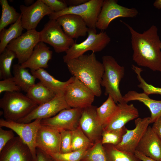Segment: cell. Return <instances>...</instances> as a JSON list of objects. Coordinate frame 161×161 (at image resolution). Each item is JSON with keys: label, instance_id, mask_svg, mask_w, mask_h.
<instances>
[{"label": "cell", "instance_id": "ac0fdd59", "mask_svg": "<svg viewBox=\"0 0 161 161\" xmlns=\"http://www.w3.org/2000/svg\"><path fill=\"white\" fill-rule=\"evenodd\" d=\"M29 147L19 136L15 137L0 152V161H32Z\"/></svg>", "mask_w": 161, "mask_h": 161}, {"label": "cell", "instance_id": "ba28073f", "mask_svg": "<svg viewBox=\"0 0 161 161\" xmlns=\"http://www.w3.org/2000/svg\"><path fill=\"white\" fill-rule=\"evenodd\" d=\"M64 94L65 100L71 108L83 109L89 106L95 96L89 87L74 77L66 86Z\"/></svg>", "mask_w": 161, "mask_h": 161}, {"label": "cell", "instance_id": "cb8c5ba5", "mask_svg": "<svg viewBox=\"0 0 161 161\" xmlns=\"http://www.w3.org/2000/svg\"><path fill=\"white\" fill-rule=\"evenodd\" d=\"M31 73L55 94L64 92L67 85L73 80V76L66 81H61L55 78L44 69L30 70Z\"/></svg>", "mask_w": 161, "mask_h": 161}, {"label": "cell", "instance_id": "7402d4cb", "mask_svg": "<svg viewBox=\"0 0 161 161\" xmlns=\"http://www.w3.org/2000/svg\"><path fill=\"white\" fill-rule=\"evenodd\" d=\"M49 49V47L44 43L39 42L35 47L30 58L21 66L30 69V70L48 68V62L51 59L53 53Z\"/></svg>", "mask_w": 161, "mask_h": 161}, {"label": "cell", "instance_id": "9a60e30c", "mask_svg": "<svg viewBox=\"0 0 161 161\" xmlns=\"http://www.w3.org/2000/svg\"><path fill=\"white\" fill-rule=\"evenodd\" d=\"M97 107L92 105L83 109L79 126L93 144L101 139L103 128L96 114Z\"/></svg>", "mask_w": 161, "mask_h": 161}, {"label": "cell", "instance_id": "277c9868", "mask_svg": "<svg viewBox=\"0 0 161 161\" xmlns=\"http://www.w3.org/2000/svg\"><path fill=\"white\" fill-rule=\"evenodd\" d=\"M104 72L101 86L105 88V95H109L116 103L124 102L120 91L119 84L125 73V68L118 64L112 56L106 55L102 57Z\"/></svg>", "mask_w": 161, "mask_h": 161}, {"label": "cell", "instance_id": "60d3db41", "mask_svg": "<svg viewBox=\"0 0 161 161\" xmlns=\"http://www.w3.org/2000/svg\"><path fill=\"white\" fill-rule=\"evenodd\" d=\"M32 161H54L51 156L40 149L37 148L36 155Z\"/></svg>", "mask_w": 161, "mask_h": 161}, {"label": "cell", "instance_id": "74e56055", "mask_svg": "<svg viewBox=\"0 0 161 161\" xmlns=\"http://www.w3.org/2000/svg\"><path fill=\"white\" fill-rule=\"evenodd\" d=\"M20 88L16 84L13 76L0 81V94L4 92H20Z\"/></svg>", "mask_w": 161, "mask_h": 161}, {"label": "cell", "instance_id": "836d02e7", "mask_svg": "<svg viewBox=\"0 0 161 161\" xmlns=\"http://www.w3.org/2000/svg\"><path fill=\"white\" fill-rule=\"evenodd\" d=\"M127 129L124 126L120 129L111 130H103L101 138L102 144L117 145L121 142Z\"/></svg>", "mask_w": 161, "mask_h": 161}, {"label": "cell", "instance_id": "484cf974", "mask_svg": "<svg viewBox=\"0 0 161 161\" xmlns=\"http://www.w3.org/2000/svg\"><path fill=\"white\" fill-rule=\"evenodd\" d=\"M56 95L40 81L31 87L26 95L28 97L38 105L50 100Z\"/></svg>", "mask_w": 161, "mask_h": 161}, {"label": "cell", "instance_id": "52a82bcc", "mask_svg": "<svg viewBox=\"0 0 161 161\" xmlns=\"http://www.w3.org/2000/svg\"><path fill=\"white\" fill-rule=\"evenodd\" d=\"M103 0H90L76 6H68L61 11L49 15V19L56 20L66 15L74 14L81 17L88 28L96 29V24Z\"/></svg>", "mask_w": 161, "mask_h": 161}, {"label": "cell", "instance_id": "ffe728a7", "mask_svg": "<svg viewBox=\"0 0 161 161\" xmlns=\"http://www.w3.org/2000/svg\"><path fill=\"white\" fill-rule=\"evenodd\" d=\"M117 109L103 130L109 131L119 129L125 126L129 121L139 116L137 109L132 104H128L125 102L117 103Z\"/></svg>", "mask_w": 161, "mask_h": 161}, {"label": "cell", "instance_id": "b9f144b4", "mask_svg": "<svg viewBox=\"0 0 161 161\" xmlns=\"http://www.w3.org/2000/svg\"><path fill=\"white\" fill-rule=\"evenodd\" d=\"M153 123L151 128L161 140V116Z\"/></svg>", "mask_w": 161, "mask_h": 161}, {"label": "cell", "instance_id": "f35d334b", "mask_svg": "<svg viewBox=\"0 0 161 161\" xmlns=\"http://www.w3.org/2000/svg\"><path fill=\"white\" fill-rule=\"evenodd\" d=\"M41 1L49 7L54 13L60 12L68 7L63 0H41Z\"/></svg>", "mask_w": 161, "mask_h": 161}, {"label": "cell", "instance_id": "6da1fadb", "mask_svg": "<svg viewBox=\"0 0 161 161\" xmlns=\"http://www.w3.org/2000/svg\"><path fill=\"white\" fill-rule=\"evenodd\" d=\"M123 23L131 33L133 61L139 66L161 73V41L157 27L152 25L148 30L140 33L128 24L123 22Z\"/></svg>", "mask_w": 161, "mask_h": 161}, {"label": "cell", "instance_id": "f6af8a7d", "mask_svg": "<svg viewBox=\"0 0 161 161\" xmlns=\"http://www.w3.org/2000/svg\"><path fill=\"white\" fill-rule=\"evenodd\" d=\"M154 6L157 9H161V0H156L153 3Z\"/></svg>", "mask_w": 161, "mask_h": 161}, {"label": "cell", "instance_id": "e575fe53", "mask_svg": "<svg viewBox=\"0 0 161 161\" xmlns=\"http://www.w3.org/2000/svg\"><path fill=\"white\" fill-rule=\"evenodd\" d=\"M88 150L82 149L68 153L59 152L49 155L54 161H81Z\"/></svg>", "mask_w": 161, "mask_h": 161}, {"label": "cell", "instance_id": "4dcf8cb0", "mask_svg": "<svg viewBox=\"0 0 161 161\" xmlns=\"http://www.w3.org/2000/svg\"><path fill=\"white\" fill-rule=\"evenodd\" d=\"M15 58V54L7 48L0 54V79H4L13 76L11 72V67L12 62Z\"/></svg>", "mask_w": 161, "mask_h": 161}, {"label": "cell", "instance_id": "7a4b0ae2", "mask_svg": "<svg viewBox=\"0 0 161 161\" xmlns=\"http://www.w3.org/2000/svg\"><path fill=\"white\" fill-rule=\"evenodd\" d=\"M94 52L83 55L66 64L70 73L93 92L95 96L102 94L101 82L104 72L102 63L98 60Z\"/></svg>", "mask_w": 161, "mask_h": 161}, {"label": "cell", "instance_id": "7bdbcfd3", "mask_svg": "<svg viewBox=\"0 0 161 161\" xmlns=\"http://www.w3.org/2000/svg\"><path fill=\"white\" fill-rule=\"evenodd\" d=\"M68 6H76L88 1V0H64Z\"/></svg>", "mask_w": 161, "mask_h": 161}, {"label": "cell", "instance_id": "603a6c76", "mask_svg": "<svg viewBox=\"0 0 161 161\" xmlns=\"http://www.w3.org/2000/svg\"><path fill=\"white\" fill-rule=\"evenodd\" d=\"M124 102L127 103L132 100H137L143 103L150 110L151 115L150 123H154L161 116V100H154L144 92L138 93L135 91H129L123 96Z\"/></svg>", "mask_w": 161, "mask_h": 161}, {"label": "cell", "instance_id": "d4e9b609", "mask_svg": "<svg viewBox=\"0 0 161 161\" xmlns=\"http://www.w3.org/2000/svg\"><path fill=\"white\" fill-rule=\"evenodd\" d=\"M13 68L14 81L21 90L27 93L35 84L36 78L27 68L23 67L18 63L14 64Z\"/></svg>", "mask_w": 161, "mask_h": 161}, {"label": "cell", "instance_id": "3957f363", "mask_svg": "<svg viewBox=\"0 0 161 161\" xmlns=\"http://www.w3.org/2000/svg\"><path fill=\"white\" fill-rule=\"evenodd\" d=\"M38 106L20 92H5L0 100V107L5 119L13 121L25 117Z\"/></svg>", "mask_w": 161, "mask_h": 161}, {"label": "cell", "instance_id": "7c38bea8", "mask_svg": "<svg viewBox=\"0 0 161 161\" xmlns=\"http://www.w3.org/2000/svg\"><path fill=\"white\" fill-rule=\"evenodd\" d=\"M70 108L65 100L64 92L60 93L50 100L38 105L28 115L17 122L28 123L37 119L48 118L55 115L63 109Z\"/></svg>", "mask_w": 161, "mask_h": 161}, {"label": "cell", "instance_id": "ee69618b", "mask_svg": "<svg viewBox=\"0 0 161 161\" xmlns=\"http://www.w3.org/2000/svg\"><path fill=\"white\" fill-rule=\"evenodd\" d=\"M134 154L137 158L141 161H157L144 155L136 150L134 153Z\"/></svg>", "mask_w": 161, "mask_h": 161}, {"label": "cell", "instance_id": "9c48e42d", "mask_svg": "<svg viewBox=\"0 0 161 161\" xmlns=\"http://www.w3.org/2000/svg\"><path fill=\"white\" fill-rule=\"evenodd\" d=\"M41 119H37L28 123H19L0 119V127L10 129L16 133L29 147L33 158L36 155V139L38 131L41 125Z\"/></svg>", "mask_w": 161, "mask_h": 161}, {"label": "cell", "instance_id": "83f0119b", "mask_svg": "<svg viewBox=\"0 0 161 161\" xmlns=\"http://www.w3.org/2000/svg\"><path fill=\"white\" fill-rule=\"evenodd\" d=\"M117 104L109 95L107 100L99 107L96 108L98 120L103 128L107 125L116 112Z\"/></svg>", "mask_w": 161, "mask_h": 161}, {"label": "cell", "instance_id": "8fae6325", "mask_svg": "<svg viewBox=\"0 0 161 161\" xmlns=\"http://www.w3.org/2000/svg\"><path fill=\"white\" fill-rule=\"evenodd\" d=\"M39 42V32L29 30L10 42L6 48L15 54L18 63L21 65L29 59Z\"/></svg>", "mask_w": 161, "mask_h": 161}, {"label": "cell", "instance_id": "f546056e", "mask_svg": "<svg viewBox=\"0 0 161 161\" xmlns=\"http://www.w3.org/2000/svg\"><path fill=\"white\" fill-rule=\"evenodd\" d=\"M108 161H141L134 154L121 151L112 145H103Z\"/></svg>", "mask_w": 161, "mask_h": 161}, {"label": "cell", "instance_id": "d6986e66", "mask_svg": "<svg viewBox=\"0 0 161 161\" xmlns=\"http://www.w3.org/2000/svg\"><path fill=\"white\" fill-rule=\"evenodd\" d=\"M136 150L146 157L161 161V140L151 127H148Z\"/></svg>", "mask_w": 161, "mask_h": 161}, {"label": "cell", "instance_id": "5b68a950", "mask_svg": "<svg viewBox=\"0 0 161 161\" xmlns=\"http://www.w3.org/2000/svg\"><path fill=\"white\" fill-rule=\"evenodd\" d=\"M87 33L88 37L84 41L79 44L75 43L65 52L66 55L63 57L64 63L77 58L89 51L94 53L101 51L111 41L105 32L97 33L96 29L88 28Z\"/></svg>", "mask_w": 161, "mask_h": 161}, {"label": "cell", "instance_id": "8d00e7d4", "mask_svg": "<svg viewBox=\"0 0 161 161\" xmlns=\"http://www.w3.org/2000/svg\"><path fill=\"white\" fill-rule=\"evenodd\" d=\"M59 131L61 138L60 152L66 153L72 151V131L65 130Z\"/></svg>", "mask_w": 161, "mask_h": 161}, {"label": "cell", "instance_id": "30bf717a", "mask_svg": "<svg viewBox=\"0 0 161 161\" xmlns=\"http://www.w3.org/2000/svg\"><path fill=\"white\" fill-rule=\"evenodd\" d=\"M116 0H104L96 27L101 30L107 28L113 20L119 17L133 18L138 14L135 8H128L119 4Z\"/></svg>", "mask_w": 161, "mask_h": 161}, {"label": "cell", "instance_id": "bcb514c9", "mask_svg": "<svg viewBox=\"0 0 161 161\" xmlns=\"http://www.w3.org/2000/svg\"><path fill=\"white\" fill-rule=\"evenodd\" d=\"M35 2L33 0H25L24 1L25 4L27 6H29L32 5Z\"/></svg>", "mask_w": 161, "mask_h": 161}, {"label": "cell", "instance_id": "44dd1931", "mask_svg": "<svg viewBox=\"0 0 161 161\" xmlns=\"http://www.w3.org/2000/svg\"><path fill=\"white\" fill-rule=\"evenodd\" d=\"M56 21L61 25L65 33L73 39L86 35L88 28L80 16L74 14H68L58 17Z\"/></svg>", "mask_w": 161, "mask_h": 161}, {"label": "cell", "instance_id": "8992f818", "mask_svg": "<svg viewBox=\"0 0 161 161\" xmlns=\"http://www.w3.org/2000/svg\"><path fill=\"white\" fill-rule=\"evenodd\" d=\"M61 27L56 20L49 19L39 32L40 41L50 45L57 53L65 52L75 43Z\"/></svg>", "mask_w": 161, "mask_h": 161}, {"label": "cell", "instance_id": "1f68e13d", "mask_svg": "<svg viewBox=\"0 0 161 161\" xmlns=\"http://www.w3.org/2000/svg\"><path fill=\"white\" fill-rule=\"evenodd\" d=\"M71 131L72 151L88 149L93 145L79 126Z\"/></svg>", "mask_w": 161, "mask_h": 161}, {"label": "cell", "instance_id": "d590c367", "mask_svg": "<svg viewBox=\"0 0 161 161\" xmlns=\"http://www.w3.org/2000/svg\"><path fill=\"white\" fill-rule=\"evenodd\" d=\"M132 69L137 74V78L140 83L138 86L142 89L143 92L148 95L151 94H157L161 95V87H156L148 83L142 78L141 73L143 70L141 68L132 65Z\"/></svg>", "mask_w": 161, "mask_h": 161}, {"label": "cell", "instance_id": "d6a6232c", "mask_svg": "<svg viewBox=\"0 0 161 161\" xmlns=\"http://www.w3.org/2000/svg\"><path fill=\"white\" fill-rule=\"evenodd\" d=\"M83 159L84 161H108L101 139L95 143L87 150Z\"/></svg>", "mask_w": 161, "mask_h": 161}, {"label": "cell", "instance_id": "5bb4252c", "mask_svg": "<svg viewBox=\"0 0 161 161\" xmlns=\"http://www.w3.org/2000/svg\"><path fill=\"white\" fill-rule=\"evenodd\" d=\"M19 9L22 27L27 31L35 30L38 24L45 16H49L54 13L41 0H37L29 6L21 5Z\"/></svg>", "mask_w": 161, "mask_h": 161}, {"label": "cell", "instance_id": "7dc6e473", "mask_svg": "<svg viewBox=\"0 0 161 161\" xmlns=\"http://www.w3.org/2000/svg\"><path fill=\"white\" fill-rule=\"evenodd\" d=\"M160 49H161V44L160 45Z\"/></svg>", "mask_w": 161, "mask_h": 161}, {"label": "cell", "instance_id": "e0dca14e", "mask_svg": "<svg viewBox=\"0 0 161 161\" xmlns=\"http://www.w3.org/2000/svg\"><path fill=\"white\" fill-rule=\"evenodd\" d=\"M61 138L59 130L41 125L37 132L36 145L38 148L49 155L60 152Z\"/></svg>", "mask_w": 161, "mask_h": 161}, {"label": "cell", "instance_id": "f1b7e54d", "mask_svg": "<svg viewBox=\"0 0 161 161\" xmlns=\"http://www.w3.org/2000/svg\"><path fill=\"white\" fill-rule=\"evenodd\" d=\"M2 9L0 20V31L10 24L15 23L21 15L15 8L10 5L7 0H0Z\"/></svg>", "mask_w": 161, "mask_h": 161}, {"label": "cell", "instance_id": "4316f807", "mask_svg": "<svg viewBox=\"0 0 161 161\" xmlns=\"http://www.w3.org/2000/svg\"><path fill=\"white\" fill-rule=\"evenodd\" d=\"M21 15L18 20L11 24L8 28H4L0 31V54L6 48L8 44L13 40L22 34L24 29L21 22Z\"/></svg>", "mask_w": 161, "mask_h": 161}, {"label": "cell", "instance_id": "4fadbf2b", "mask_svg": "<svg viewBox=\"0 0 161 161\" xmlns=\"http://www.w3.org/2000/svg\"><path fill=\"white\" fill-rule=\"evenodd\" d=\"M82 109L71 108L63 109L52 117L42 120L41 124L58 130L72 131L79 126Z\"/></svg>", "mask_w": 161, "mask_h": 161}, {"label": "cell", "instance_id": "ab89813d", "mask_svg": "<svg viewBox=\"0 0 161 161\" xmlns=\"http://www.w3.org/2000/svg\"><path fill=\"white\" fill-rule=\"evenodd\" d=\"M14 137L12 130H5L0 127V152L7 144Z\"/></svg>", "mask_w": 161, "mask_h": 161}, {"label": "cell", "instance_id": "2e32d148", "mask_svg": "<svg viewBox=\"0 0 161 161\" xmlns=\"http://www.w3.org/2000/svg\"><path fill=\"white\" fill-rule=\"evenodd\" d=\"M135 128L127 129L121 142L115 146L119 150L134 154L137 147L150 123V117L137 118L135 120Z\"/></svg>", "mask_w": 161, "mask_h": 161}]
</instances>
